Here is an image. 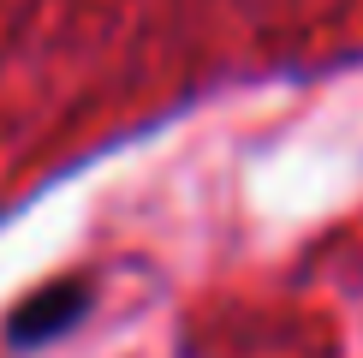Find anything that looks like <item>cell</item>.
<instances>
[{"instance_id":"6da1fadb","label":"cell","mask_w":363,"mask_h":358,"mask_svg":"<svg viewBox=\"0 0 363 358\" xmlns=\"http://www.w3.org/2000/svg\"><path fill=\"white\" fill-rule=\"evenodd\" d=\"M84 305H89L84 281H60V287H48L42 298H30L18 317H12V340H18V347H42V340H54L66 322H78Z\"/></svg>"}]
</instances>
